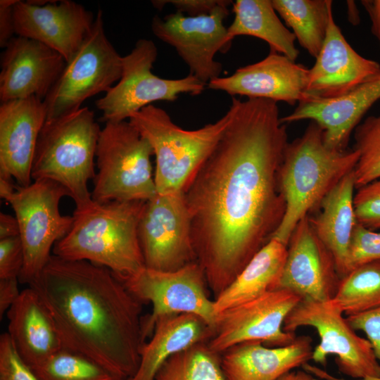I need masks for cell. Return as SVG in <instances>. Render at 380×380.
Here are the masks:
<instances>
[{"mask_svg": "<svg viewBox=\"0 0 380 380\" xmlns=\"http://www.w3.org/2000/svg\"><path fill=\"white\" fill-rule=\"evenodd\" d=\"M66 61L37 41L15 36L1 56V103L35 96L44 100Z\"/></svg>", "mask_w": 380, "mask_h": 380, "instance_id": "cell-18", "label": "cell"}, {"mask_svg": "<svg viewBox=\"0 0 380 380\" xmlns=\"http://www.w3.org/2000/svg\"><path fill=\"white\" fill-rule=\"evenodd\" d=\"M152 156L151 146L129 120L106 122L97 143L92 200L104 203L152 198L157 194Z\"/></svg>", "mask_w": 380, "mask_h": 380, "instance_id": "cell-7", "label": "cell"}, {"mask_svg": "<svg viewBox=\"0 0 380 380\" xmlns=\"http://www.w3.org/2000/svg\"><path fill=\"white\" fill-rule=\"evenodd\" d=\"M312 338L297 336L290 344L266 347L259 341L234 345L221 353L227 380H278L312 360Z\"/></svg>", "mask_w": 380, "mask_h": 380, "instance_id": "cell-23", "label": "cell"}, {"mask_svg": "<svg viewBox=\"0 0 380 380\" xmlns=\"http://www.w3.org/2000/svg\"><path fill=\"white\" fill-rule=\"evenodd\" d=\"M46 118L44 101L35 96L1 103L0 172L20 186L32 183V162Z\"/></svg>", "mask_w": 380, "mask_h": 380, "instance_id": "cell-22", "label": "cell"}, {"mask_svg": "<svg viewBox=\"0 0 380 380\" xmlns=\"http://www.w3.org/2000/svg\"><path fill=\"white\" fill-rule=\"evenodd\" d=\"M18 0L0 1V46L5 48L15 34L13 6Z\"/></svg>", "mask_w": 380, "mask_h": 380, "instance_id": "cell-40", "label": "cell"}, {"mask_svg": "<svg viewBox=\"0 0 380 380\" xmlns=\"http://www.w3.org/2000/svg\"><path fill=\"white\" fill-rule=\"evenodd\" d=\"M11 175L0 172V196L8 201L15 192L17 187L13 184Z\"/></svg>", "mask_w": 380, "mask_h": 380, "instance_id": "cell-45", "label": "cell"}, {"mask_svg": "<svg viewBox=\"0 0 380 380\" xmlns=\"http://www.w3.org/2000/svg\"><path fill=\"white\" fill-rule=\"evenodd\" d=\"M380 99V72L348 92L332 99H306L282 123L309 120L322 129L327 146L346 150L350 135L368 110Z\"/></svg>", "mask_w": 380, "mask_h": 380, "instance_id": "cell-21", "label": "cell"}, {"mask_svg": "<svg viewBox=\"0 0 380 380\" xmlns=\"http://www.w3.org/2000/svg\"><path fill=\"white\" fill-rule=\"evenodd\" d=\"M31 369L39 380H120L96 362L65 348Z\"/></svg>", "mask_w": 380, "mask_h": 380, "instance_id": "cell-32", "label": "cell"}, {"mask_svg": "<svg viewBox=\"0 0 380 380\" xmlns=\"http://www.w3.org/2000/svg\"><path fill=\"white\" fill-rule=\"evenodd\" d=\"M146 201H93L75 209L69 232L53 248V255L87 260L109 269L124 281L145 267L138 227Z\"/></svg>", "mask_w": 380, "mask_h": 380, "instance_id": "cell-3", "label": "cell"}, {"mask_svg": "<svg viewBox=\"0 0 380 380\" xmlns=\"http://www.w3.org/2000/svg\"><path fill=\"white\" fill-rule=\"evenodd\" d=\"M340 280L332 254L315 234L309 216H305L289 239L275 290H289L302 300L329 301L335 296Z\"/></svg>", "mask_w": 380, "mask_h": 380, "instance_id": "cell-16", "label": "cell"}, {"mask_svg": "<svg viewBox=\"0 0 380 380\" xmlns=\"http://www.w3.org/2000/svg\"><path fill=\"white\" fill-rule=\"evenodd\" d=\"M287 246L271 239L239 274L214 299L216 314L275 290L285 264Z\"/></svg>", "mask_w": 380, "mask_h": 380, "instance_id": "cell-27", "label": "cell"}, {"mask_svg": "<svg viewBox=\"0 0 380 380\" xmlns=\"http://www.w3.org/2000/svg\"><path fill=\"white\" fill-rule=\"evenodd\" d=\"M122 59L107 38L103 12L99 9L91 31L76 53L66 62L44 100L45 122L77 111L89 98L106 93L121 77Z\"/></svg>", "mask_w": 380, "mask_h": 380, "instance_id": "cell-8", "label": "cell"}, {"mask_svg": "<svg viewBox=\"0 0 380 380\" xmlns=\"http://www.w3.org/2000/svg\"><path fill=\"white\" fill-rule=\"evenodd\" d=\"M302 368L314 375L316 378L321 379L322 380H347L343 378H338L331 375L327 371L317 367L309 364L308 362L305 364ZM357 380H380V377H367L365 379Z\"/></svg>", "mask_w": 380, "mask_h": 380, "instance_id": "cell-44", "label": "cell"}, {"mask_svg": "<svg viewBox=\"0 0 380 380\" xmlns=\"http://www.w3.org/2000/svg\"><path fill=\"white\" fill-rule=\"evenodd\" d=\"M158 49L152 40L141 39L122 56V75L115 86L96 101L103 122H121L155 101H174L179 94H201L207 84L189 74L164 79L152 72Z\"/></svg>", "mask_w": 380, "mask_h": 380, "instance_id": "cell-10", "label": "cell"}, {"mask_svg": "<svg viewBox=\"0 0 380 380\" xmlns=\"http://www.w3.org/2000/svg\"><path fill=\"white\" fill-rule=\"evenodd\" d=\"M24 264L20 236L0 239V279L19 277Z\"/></svg>", "mask_w": 380, "mask_h": 380, "instance_id": "cell-37", "label": "cell"}, {"mask_svg": "<svg viewBox=\"0 0 380 380\" xmlns=\"http://www.w3.org/2000/svg\"><path fill=\"white\" fill-rule=\"evenodd\" d=\"M316 61L309 69L306 99L341 96L380 72V64L359 54L347 42L331 11Z\"/></svg>", "mask_w": 380, "mask_h": 380, "instance_id": "cell-20", "label": "cell"}, {"mask_svg": "<svg viewBox=\"0 0 380 380\" xmlns=\"http://www.w3.org/2000/svg\"><path fill=\"white\" fill-rule=\"evenodd\" d=\"M154 380H227L221 353L201 341L170 357L157 372Z\"/></svg>", "mask_w": 380, "mask_h": 380, "instance_id": "cell-31", "label": "cell"}, {"mask_svg": "<svg viewBox=\"0 0 380 380\" xmlns=\"http://www.w3.org/2000/svg\"><path fill=\"white\" fill-rule=\"evenodd\" d=\"M341 308L332 300H301L286 317L283 329L295 333L302 327L314 328L319 343L312 360L325 365L329 355L336 357L338 371L352 379L380 377V366L371 343L360 336L343 317Z\"/></svg>", "mask_w": 380, "mask_h": 380, "instance_id": "cell-9", "label": "cell"}, {"mask_svg": "<svg viewBox=\"0 0 380 380\" xmlns=\"http://www.w3.org/2000/svg\"><path fill=\"white\" fill-rule=\"evenodd\" d=\"M371 20V31L380 43V0L362 1Z\"/></svg>", "mask_w": 380, "mask_h": 380, "instance_id": "cell-42", "label": "cell"}, {"mask_svg": "<svg viewBox=\"0 0 380 380\" xmlns=\"http://www.w3.org/2000/svg\"><path fill=\"white\" fill-rule=\"evenodd\" d=\"M309 69L270 51L262 60L237 69L227 77L210 80L207 87L233 96L284 101L295 105L305 99Z\"/></svg>", "mask_w": 380, "mask_h": 380, "instance_id": "cell-19", "label": "cell"}, {"mask_svg": "<svg viewBox=\"0 0 380 380\" xmlns=\"http://www.w3.org/2000/svg\"><path fill=\"white\" fill-rule=\"evenodd\" d=\"M153 6L157 9H162L165 5L170 4L177 10V12L187 14L189 16H198L210 14L216 8L224 5L233 4L228 0H156L151 1Z\"/></svg>", "mask_w": 380, "mask_h": 380, "instance_id": "cell-39", "label": "cell"}, {"mask_svg": "<svg viewBox=\"0 0 380 380\" xmlns=\"http://www.w3.org/2000/svg\"><path fill=\"white\" fill-rule=\"evenodd\" d=\"M354 149L359 158L353 171L358 189L380 178V113L365 118L355 129Z\"/></svg>", "mask_w": 380, "mask_h": 380, "instance_id": "cell-33", "label": "cell"}, {"mask_svg": "<svg viewBox=\"0 0 380 380\" xmlns=\"http://www.w3.org/2000/svg\"><path fill=\"white\" fill-rule=\"evenodd\" d=\"M358 158L354 148L327 146L322 128L310 121L300 137L289 141L284 151L279 182L286 210L272 239L287 246L298 223L318 209L328 193L354 171Z\"/></svg>", "mask_w": 380, "mask_h": 380, "instance_id": "cell-4", "label": "cell"}, {"mask_svg": "<svg viewBox=\"0 0 380 380\" xmlns=\"http://www.w3.org/2000/svg\"><path fill=\"white\" fill-rule=\"evenodd\" d=\"M278 380H317L310 372L303 369H294L282 376Z\"/></svg>", "mask_w": 380, "mask_h": 380, "instance_id": "cell-46", "label": "cell"}, {"mask_svg": "<svg viewBox=\"0 0 380 380\" xmlns=\"http://www.w3.org/2000/svg\"><path fill=\"white\" fill-rule=\"evenodd\" d=\"M230 122L184 190L196 261L215 298L280 225L279 172L289 143L277 102L232 97Z\"/></svg>", "mask_w": 380, "mask_h": 380, "instance_id": "cell-1", "label": "cell"}, {"mask_svg": "<svg viewBox=\"0 0 380 380\" xmlns=\"http://www.w3.org/2000/svg\"><path fill=\"white\" fill-rule=\"evenodd\" d=\"M6 316L7 333L20 357L31 368L63 348L50 312L32 287L21 291Z\"/></svg>", "mask_w": 380, "mask_h": 380, "instance_id": "cell-24", "label": "cell"}, {"mask_svg": "<svg viewBox=\"0 0 380 380\" xmlns=\"http://www.w3.org/2000/svg\"><path fill=\"white\" fill-rule=\"evenodd\" d=\"M379 260L380 232L356 223L349 247L350 271L361 265Z\"/></svg>", "mask_w": 380, "mask_h": 380, "instance_id": "cell-35", "label": "cell"}, {"mask_svg": "<svg viewBox=\"0 0 380 380\" xmlns=\"http://www.w3.org/2000/svg\"><path fill=\"white\" fill-rule=\"evenodd\" d=\"M302 300L286 289H276L217 315L214 334L208 341L214 351L222 353L246 341H259L279 347L293 342L295 333L284 331V320Z\"/></svg>", "mask_w": 380, "mask_h": 380, "instance_id": "cell-14", "label": "cell"}, {"mask_svg": "<svg viewBox=\"0 0 380 380\" xmlns=\"http://www.w3.org/2000/svg\"><path fill=\"white\" fill-rule=\"evenodd\" d=\"M138 235L146 268L170 272L196 261L184 192L157 193L146 201Z\"/></svg>", "mask_w": 380, "mask_h": 380, "instance_id": "cell-13", "label": "cell"}, {"mask_svg": "<svg viewBox=\"0 0 380 380\" xmlns=\"http://www.w3.org/2000/svg\"><path fill=\"white\" fill-rule=\"evenodd\" d=\"M0 380H39L20 357L7 332L0 336Z\"/></svg>", "mask_w": 380, "mask_h": 380, "instance_id": "cell-36", "label": "cell"}, {"mask_svg": "<svg viewBox=\"0 0 380 380\" xmlns=\"http://www.w3.org/2000/svg\"><path fill=\"white\" fill-rule=\"evenodd\" d=\"M29 286L50 312L63 348L96 362L120 380L136 373L145 343L143 303L109 269L52 254Z\"/></svg>", "mask_w": 380, "mask_h": 380, "instance_id": "cell-2", "label": "cell"}, {"mask_svg": "<svg viewBox=\"0 0 380 380\" xmlns=\"http://www.w3.org/2000/svg\"><path fill=\"white\" fill-rule=\"evenodd\" d=\"M65 196L69 194L62 185L39 179L27 186H18L7 201L18 220L24 251L20 283L29 286L39 276L55 243L70 229L73 216L63 215L59 210Z\"/></svg>", "mask_w": 380, "mask_h": 380, "instance_id": "cell-11", "label": "cell"}, {"mask_svg": "<svg viewBox=\"0 0 380 380\" xmlns=\"http://www.w3.org/2000/svg\"><path fill=\"white\" fill-rule=\"evenodd\" d=\"M18 278L0 279V318L7 312L20 294Z\"/></svg>", "mask_w": 380, "mask_h": 380, "instance_id": "cell-41", "label": "cell"}, {"mask_svg": "<svg viewBox=\"0 0 380 380\" xmlns=\"http://www.w3.org/2000/svg\"><path fill=\"white\" fill-rule=\"evenodd\" d=\"M355 182L353 172L343 177L322 201L310 224L320 241L332 254L340 278L349 272V247L357 223L353 198Z\"/></svg>", "mask_w": 380, "mask_h": 380, "instance_id": "cell-25", "label": "cell"}, {"mask_svg": "<svg viewBox=\"0 0 380 380\" xmlns=\"http://www.w3.org/2000/svg\"><path fill=\"white\" fill-rule=\"evenodd\" d=\"M227 110L220 119L197 129L177 125L153 104L134 113L129 122L150 144L156 157L154 182L158 194L184 192L212 153L230 122Z\"/></svg>", "mask_w": 380, "mask_h": 380, "instance_id": "cell-6", "label": "cell"}, {"mask_svg": "<svg viewBox=\"0 0 380 380\" xmlns=\"http://www.w3.org/2000/svg\"><path fill=\"white\" fill-rule=\"evenodd\" d=\"M213 334V328L196 315L172 314L159 317L150 341L141 346L137 371L126 380H154L170 357L196 343L208 341Z\"/></svg>", "mask_w": 380, "mask_h": 380, "instance_id": "cell-26", "label": "cell"}, {"mask_svg": "<svg viewBox=\"0 0 380 380\" xmlns=\"http://www.w3.org/2000/svg\"><path fill=\"white\" fill-rule=\"evenodd\" d=\"M331 300L346 317L380 308V260L350 270L341 279Z\"/></svg>", "mask_w": 380, "mask_h": 380, "instance_id": "cell-30", "label": "cell"}, {"mask_svg": "<svg viewBox=\"0 0 380 380\" xmlns=\"http://www.w3.org/2000/svg\"><path fill=\"white\" fill-rule=\"evenodd\" d=\"M140 301L152 303L150 315L142 318V334L151 336L157 319L172 314H193L203 319L213 329L217 314L210 300L204 271L197 261L170 272L144 267L122 281Z\"/></svg>", "mask_w": 380, "mask_h": 380, "instance_id": "cell-12", "label": "cell"}, {"mask_svg": "<svg viewBox=\"0 0 380 380\" xmlns=\"http://www.w3.org/2000/svg\"><path fill=\"white\" fill-rule=\"evenodd\" d=\"M272 3L276 12L291 28L299 44L316 58L325 39L332 1L272 0Z\"/></svg>", "mask_w": 380, "mask_h": 380, "instance_id": "cell-29", "label": "cell"}, {"mask_svg": "<svg viewBox=\"0 0 380 380\" xmlns=\"http://www.w3.org/2000/svg\"><path fill=\"white\" fill-rule=\"evenodd\" d=\"M229 6H220L207 15L189 16L176 11L163 18L156 15L152 20L156 37L172 46L188 66L189 74L206 84L220 77L222 71L215 55L227 52L232 44L224 25Z\"/></svg>", "mask_w": 380, "mask_h": 380, "instance_id": "cell-15", "label": "cell"}, {"mask_svg": "<svg viewBox=\"0 0 380 380\" xmlns=\"http://www.w3.org/2000/svg\"><path fill=\"white\" fill-rule=\"evenodd\" d=\"M357 223L380 229V178L357 189L353 198Z\"/></svg>", "mask_w": 380, "mask_h": 380, "instance_id": "cell-34", "label": "cell"}, {"mask_svg": "<svg viewBox=\"0 0 380 380\" xmlns=\"http://www.w3.org/2000/svg\"><path fill=\"white\" fill-rule=\"evenodd\" d=\"M13 18L16 36L44 44L68 62L91 31L96 16L70 0L50 1L44 5L18 0Z\"/></svg>", "mask_w": 380, "mask_h": 380, "instance_id": "cell-17", "label": "cell"}, {"mask_svg": "<svg viewBox=\"0 0 380 380\" xmlns=\"http://www.w3.org/2000/svg\"><path fill=\"white\" fill-rule=\"evenodd\" d=\"M20 235L17 218L4 213H0V239Z\"/></svg>", "mask_w": 380, "mask_h": 380, "instance_id": "cell-43", "label": "cell"}, {"mask_svg": "<svg viewBox=\"0 0 380 380\" xmlns=\"http://www.w3.org/2000/svg\"><path fill=\"white\" fill-rule=\"evenodd\" d=\"M101 130L94 111L87 106L45 122L36 146L32 179H49L62 185L75 209L90 205L93 200L88 182L96 176L94 158Z\"/></svg>", "mask_w": 380, "mask_h": 380, "instance_id": "cell-5", "label": "cell"}, {"mask_svg": "<svg viewBox=\"0 0 380 380\" xmlns=\"http://www.w3.org/2000/svg\"><path fill=\"white\" fill-rule=\"evenodd\" d=\"M346 317L355 331L365 333L380 366V308Z\"/></svg>", "mask_w": 380, "mask_h": 380, "instance_id": "cell-38", "label": "cell"}, {"mask_svg": "<svg viewBox=\"0 0 380 380\" xmlns=\"http://www.w3.org/2000/svg\"><path fill=\"white\" fill-rule=\"evenodd\" d=\"M232 4L234 18L227 27L231 41L238 36L254 37L267 42L270 51L296 61L299 51L295 35L279 19L272 0H236Z\"/></svg>", "mask_w": 380, "mask_h": 380, "instance_id": "cell-28", "label": "cell"}]
</instances>
